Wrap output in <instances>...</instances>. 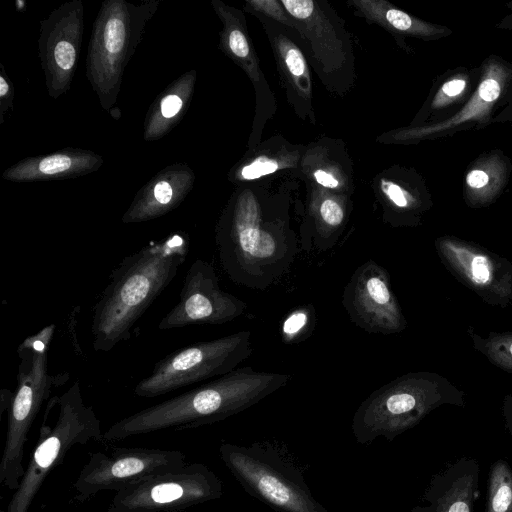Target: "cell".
<instances>
[{
    "label": "cell",
    "instance_id": "6da1fadb",
    "mask_svg": "<svg viewBox=\"0 0 512 512\" xmlns=\"http://www.w3.org/2000/svg\"><path fill=\"white\" fill-rule=\"evenodd\" d=\"M188 251V235L174 232L123 258L93 307L95 351L108 352L130 338L132 327L171 283Z\"/></svg>",
    "mask_w": 512,
    "mask_h": 512
},
{
    "label": "cell",
    "instance_id": "7a4b0ae2",
    "mask_svg": "<svg viewBox=\"0 0 512 512\" xmlns=\"http://www.w3.org/2000/svg\"><path fill=\"white\" fill-rule=\"evenodd\" d=\"M290 374L236 368L230 373L152 405L112 424L103 441L174 428H196L224 420L255 405L285 386Z\"/></svg>",
    "mask_w": 512,
    "mask_h": 512
},
{
    "label": "cell",
    "instance_id": "3957f363",
    "mask_svg": "<svg viewBox=\"0 0 512 512\" xmlns=\"http://www.w3.org/2000/svg\"><path fill=\"white\" fill-rule=\"evenodd\" d=\"M220 265L231 281L266 290L290 269L299 252L285 220H266L252 191H242L220 217L215 229Z\"/></svg>",
    "mask_w": 512,
    "mask_h": 512
},
{
    "label": "cell",
    "instance_id": "277c9868",
    "mask_svg": "<svg viewBox=\"0 0 512 512\" xmlns=\"http://www.w3.org/2000/svg\"><path fill=\"white\" fill-rule=\"evenodd\" d=\"M442 405L464 407V391L436 372H408L373 391L359 405L352 433L363 445L380 436L392 441Z\"/></svg>",
    "mask_w": 512,
    "mask_h": 512
},
{
    "label": "cell",
    "instance_id": "5b68a950",
    "mask_svg": "<svg viewBox=\"0 0 512 512\" xmlns=\"http://www.w3.org/2000/svg\"><path fill=\"white\" fill-rule=\"evenodd\" d=\"M161 3L162 0H145L139 4L126 0L102 1L92 26L86 76L104 110L109 112L115 107L125 68Z\"/></svg>",
    "mask_w": 512,
    "mask_h": 512
},
{
    "label": "cell",
    "instance_id": "8992f818",
    "mask_svg": "<svg viewBox=\"0 0 512 512\" xmlns=\"http://www.w3.org/2000/svg\"><path fill=\"white\" fill-rule=\"evenodd\" d=\"M55 325L45 326L25 338L17 348L20 359L17 386L12 394L3 453L0 460V485L16 490L25 473L23 465L29 430L44 401L48 400L57 377L48 371V351Z\"/></svg>",
    "mask_w": 512,
    "mask_h": 512
},
{
    "label": "cell",
    "instance_id": "52a82bcc",
    "mask_svg": "<svg viewBox=\"0 0 512 512\" xmlns=\"http://www.w3.org/2000/svg\"><path fill=\"white\" fill-rule=\"evenodd\" d=\"M53 398L57 406L55 422L50 426L44 420L20 484L1 512H28L45 479L69 450L103 440L100 420L93 407L85 404L79 380Z\"/></svg>",
    "mask_w": 512,
    "mask_h": 512
},
{
    "label": "cell",
    "instance_id": "ba28073f",
    "mask_svg": "<svg viewBox=\"0 0 512 512\" xmlns=\"http://www.w3.org/2000/svg\"><path fill=\"white\" fill-rule=\"evenodd\" d=\"M220 457L252 497L277 512H328L316 500L303 473L268 444L222 443Z\"/></svg>",
    "mask_w": 512,
    "mask_h": 512
},
{
    "label": "cell",
    "instance_id": "9c48e42d",
    "mask_svg": "<svg viewBox=\"0 0 512 512\" xmlns=\"http://www.w3.org/2000/svg\"><path fill=\"white\" fill-rule=\"evenodd\" d=\"M252 351L250 330L191 344L158 361L151 374L138 382L134 393L152 398L226 375L250 357Z\"/></svg>",
    "mask_w": 512,
    "mask_h": 512
},
{
    "label": "cell",
    "instance_id": "30bf717a",
    "mask_svg": "<svg viewBox=\"0 0 512 512\" xmlns=\"http://www.w3.org/2000/svg\"><path fill=\"white\" fill-rule=\"evenodd\" d=\"M222 495V482L208 466L186 463L115 492L107 512H179Z\"/></svg>",
    "mask_w": 512,
    "mask_h": 512
},
{
    "label": "cell",
    "instance_id": "8fae6325",
    "mask_svg": "<svg viewBox=\"0 0 512 512\" xmlns=\"http://www.w3.org/2000/svg\"><path fill=\"white\" fill-rule=\"evenodd\" d=\"M179 450L117 447L94 452L73 483V500L83 503L101 491H119L147 477L185 465Z\"/></svg>",
    "mask_w": 512,
    "mask_h": 512
},
{
    "label": "cell",
    "instance_id": "7c38bea8",
    "mask_svg": "<svg viewBox=\"0 0 512 512\" xmlns=\"http://www.w3.org/2000/svg\"><path fill=\"white\" fill-rule=\"evenodd\" d=\"M441 263L485 303L505 308L512 302V261L453 236L435 240Z\"/></svg>",
    "mask_w": 512,
    "mask_h": 512
},
{
    "label": "cell",
    "instance_id": "4fadbf2b",
    "mask_svg": "<svg viewBox=\"0 0 512 512\" xmlns=\"http://www.w3.org/2000/svg\"><path fill=\"white\" fill-rule=\"evenodd\" d=\"M84 32L81 0H69L40 22L38 57L48 95L58 99L70 88L76 72Z\"/></svg>",
    "mask_w": 512,
    "mask_h": 512
},
{
    "label": "cell",
    "instance_id": "5bb4252c",
    "mask_svg": "<svg viewBox=\"0 0 512 512\" xmlns=\"http://www.w3.org/2000/svg\"><path fill=\"white\" fill-rule=\"evenodd\" d=\"M342 305L350 321L366 332L389 335L407 328L390 274L372 259L353 272L343 290Z\"/></svg>",
    "mask_w": 512,
    "mask_h": 512
},
{
    "label": "cell",
    "instance_id": "9a60e30c",
    "mask_svg": "<svg viewBox=\"0 0 512 512\" xmlns=\"http://www.w3.org/2000/svg\"><path fill=\"white\" fill-rule=\"evenodd\" d=\"M246 309L243 300L220 288L213 265L196 259L186 272L178 303L161 319L158 328L220 325L240 317Z\"/></svg>",
    "mask_w": 512,
    "mask_h": 512
},
{
    "label": "cell",
    "instance_id": "2e32d148",
    "mask_svg": "<svg viewBox=\"0 0 512 512\" xmlns=\"http://www.w3.org/2000/svg\"><path fill=\"white\" fill-rule=\"evenodd\" d=\"M195 173L186 163H174L157 172L134 196L122 216L124 224L140 223L176 209L192 190Z\"/></svg>",
    "mask_w": 512,
    "mask_h": 512
},
{
    "label": "cell",
    "instance_id": "e0dca14e",
    "mask_svg": "<svg viewBox=\"0 0 512 512\" xmlns=\"http://www.w3.org/2000/svg\"><path fill=\"white\" fill-rule=\"evenodd\" d=\"M480 466L462 457L432 477L422 502L411 512H474L479 497Z\"/></svg>",
    "mask_w": 512,
    "mask_h": 512
},
{
    "label": "cell",
    "instance_id": "ac0fdd59",
    "mask_svg": "<svg viewBox=\"0 0 512 512\" xmlns=\"http://www.w3.org/2000/svg\"><path fill=\"white\" fill-rule=\"evenodd\" d=\"M99 154L81 148H65L51 154L26 157L8 167L2 178L12 182H33L77 178L103 165Z\"/></svg>",
    "mask_w": 512,
    "mask_h": 512
},
{
    "label": "cell",
    "instance_id": "d6986e66",
    "mask_svg": "<svg viewBox=\"0 0 512 512\" xmlns=\"http://www.w3.org/2000/svg\"><path fill=\"white\" fill-rule=\"evenodd\" d=\"M196 78V71L189 70L171 82L156 97L145 116L144 140H159L178 125L192 100Z\"/></svg>",
    "mask_w": 512,
    "mask_h": 512
},
{
    "label": "cell",
    "instance_id": "ffe728a7",
    "mask_svg": "<svg viewBox=\"0 0 512 512\" xmlns=\"http://www.w3.org/2000/svg\"><path fill=\"white\" fill-rule=\"evenodd\" d=\"M507 80V71L499 63H490L485 70L482 81L467 104L453 117L444 122L402 131L398 138H421L437 132H442L467 121L487 120L491 109L502 93Z\"/></svg>",
    "mask_w": 512,
    "mask_h": 512
},
{
    "label": "cell",
    "instance_id": "44dd1931",
    "mask_svg": "<svg viewBox=\"0 0 512 512\" xmlns=\"http://www.w3.org/2000/svg\"><path fill=\"white\" fill-rule=\"evenodd\" d=\"M212 7L223 23L220 32V48L240 65L254 80H259L256 57L253 54L239 12L220 0H212Z\"/></svg>",
    "mask_w": 512,
    "mask_h": 512
},
{
    "label": "cell",
    "instance_id": "7402d4cb",
    "mask_svg": "<svg viewBox=\"0 0 512 512\" xmlns=\"http://www.w3.org/2000/svg\"><path fill=\"white\" fill-rule=\"evenodd\" d=\"M352 4L367 18L390 31L418 37H429L444 31L443 28L414 18L382 0H355Z\"/></svg>",
    "mask_w": 512,
    "mask_h": 512
},
{
    "label": "cell",
    "instance_id": "603a6c76",
    "mask_svg": "<svg viewBox=\"0 0 512 512\" xmlns=\"http://www.w3.org/2000/svg\"><path fill=\"white\" fill-rule=\"evenodd\" d=\"M505 165L498 157H490L471 169L465 178L467 197L472 205L491 201L500 190Z\"/></svg>",
    "mask_w": 512,
    "mask_h": 512
},
{
    "label": "cell",
    "instance_id": "cb8c5ba5",
    "mask_svg": "<svg viewBox=\"0 0 512 512\" xmlns=\"http://www.w3.org/2000/svg\"><path fill=\"white\" fill-rule=\"evenodd\" d=\"M467 333L476 351L494 366L512 374V331L491 332L488 336H482L469 326Z\"/></svg>",
    "mask_w": 512,
    "mask_h": 512
},
{
    "label": "cell",
    "instance_id": "d4e9b609",
    "mask_svg": "<svg viewBox=\"0 0 512 512\" xmlns=\"http://www.w3.org/2000/svg\"><path fill=\"white\" fill-rule=\"evenodd\" d=\"M485 512H512V468L505 460L490 467Z\"/></svg>",
    "mask_w": 512,
    "mask_h": 512
},
{
    "label": "cell",
    "instance_id": "484cf974",
    "mask_svg": "<svg viewBox=\"0 0 512 512\" xmlns=\"http://www.w3.org/2000/svg\"><path fill=\"white\" fill-rule=\"evenodd\" d=\"M279 53L284 72L293 85L306 97L310 96L309 69L302 52L293 43L282 42Z\"/></svg>",
    "mask_w": 512,
    "mask_h": 512
},
{
    "label": "cell",
    "instance_id": "4316f807",
    "mask_svg": "<svg viewBox=\"0 0 512 512\" xmlns=\"http://www.w3.org/2000/svg\"><path fill=\"white\" fill-rule=\"evenodd\" d=\"M315 326V309L311 305L300 306L292 310L281 324L282 341L296 343L312 331Z\"/></svg>",
    "mask_w": 512,
    "mask_h": 512
},
{
    "label": "cell",
    "instance_id": "83f0119b",
    "mask_svg": "<svg viewBox=\"0 0 512 512\" xmlns=\"http://www.w3.org/2000/svg\"><path fill=\"white\" fill-rule=\"evenodd\" d=\"M467 78L460 75L455 76L439 88L432 101V108H442L458 99L466 90Z\"/></svg>",
    "mask_w": 512,
    "mask_h": 512
},
{
    "label": "cell",
    "instance_id": "f1b7e54d",
    "mask_svg": "<svg viewBox=\"0 0 512 512\" xmlns=\"http://www.w3.org/2000/svg\"><path fill=\"white\" fill-rule=\"evenodd\" d=\"M251 7L270 18L288 25L294 29H299L297 22L287 13L281 2L275 0H252L247 2Z\"/></svg>",
    "mask_w": 512,
    "mask_h": 512
},
{
    "label": "cell",
    "instance_id": "f546056e",
    "mask_svg": "<svg viewBox=\"0 0 512 512\" xmlns=\"http://www.w3.org/2000/svg\"><path fill=\"white\" fill-rule=\"evenodd\" d=\"M381 190L389 201L399 210H412L415 208V198L398 184L382 180Z\"/></svg>",
    "mask_w": 512,
    "mask_h": 512
},
{
    "label": "cell",
    "instance_id": "4dcf8cb0",
    "mask_svg": "<svg viewBox=\"0 0 512 512\" xmlns=\"http://www.w3.org/2000/svg\"><path fill=\"white\" fill-rule=\"evenodd\" d=\"M278 167V163L274 159L261 156L243 166L239 171V178L244 180L257 179L272 174Z\"/></svg>",
    "mask_w": 512,
    "mask_h": 512
},
{
    "label": "cell",
    "instance_id": "1f68e13d",
    "mask_svg": "<svg viewBox=\"0 0 512 512\" xmlns=\"http://www.w3.org/2000/svg\"><path fill=\"white\" fill-rule=\"evenodd\" d=\"M0 68V124H2L5 114L14 109V88L2 64Z\"/></svg>",
    "mask_w": 512,
    "mask_h": 512
},
{
    "label": "cell",
    "instance_id": "d6a6232c",
    "mask_svg": "<svg viewBox=\"0 0 512 512\" xmlns=\"http://www.w3.org/2000/svg\"><path fill=\"white\" fill-rule=\"evenodd\" d=\"M502 415L505 426L512 437V394H507L503 399Z\"/></svg>",
    "mask_w": 512,
    "mask_h": 512
},
{
    "label": "cell",
    "instance_id": "836d02e7",
    "mask_svg": "<svg viewBox=\"0 0 512 512\" xmlns=\"http://www.w3.org/2000/svg\"><path fill=\"white\" fill-rule=\"evenodd\" d=\"M314 178L317 183L327 188L335 189L339 185L338 180L333 175L321 169L314 172Z\"/></svg>",
    "mask_w": 512,
    "mask_h": 512
},
{
    "label": "cell",
    "instance_id": "e575fe53",
    "mask_svg": "<svg viewBox=\"0 0 512 512\" xmlns=\"http://www.w3.org/2000/svg\"><path fill=\"white\" fill-rule=\"evenodd\" d=\"M109 112L115 119H119L121 116V111L118 107H113Z\"/></svg>",
    "mask_w": 512,
    "mask_h": 512
}]
</instances>
